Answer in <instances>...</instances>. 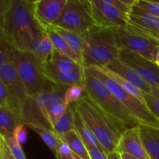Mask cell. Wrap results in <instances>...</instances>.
Masks as SVG:
<instances>
[{
  "mask_svg": "<svg viewBox=\"0 0 159 159\" xmlns=\"http://www.w3.org/2000/svg\"><path fill=\"white\" fill-rule=\"evenodd\" d=\"M85 93V86L84 85H72L67 88L65 93V102L68 105L79 102Z\"/></svg>",
  "mask_w": 159,
  "mask_h": 159,
  "instance_id": "obj_30",
  "label": "cell"
},
{
  "mask_svg": "<svg viewBox=\"0 0 159 159\" xmlns=\"http://www.w3.org/2000/svg\"><path fill=\"white\" fill-rule=\"evenodd\" d=\"M43 69L47 77L58 87L68 88L72 85H84L85 71L84 67L73 71H65L56 68L50 61L43 64Z\"/></svg>",
  "mask_w": 159,
  "mask_h": 159,
  "instance_id": "obj_13",
  "label": "cell"
},
{
  "mask_svg": "<svg viewBox=\"0 0 159 159\" xmlns=\"http://www.w3.org/2000/svg\"><path fill=\"white\" fill-rule=\"evenodd\" d=\"M44 33L34 15V1H0V37L16 51L34 53Z\"/></svg>",
  "mask_w": 159,
  "mask_h": 159,
  "instance_id": "obj_1",
  "label": "cell"
},
{
  "mask_svg": "<svg viewBox=\"0 0 159 159\" xmlns=\"http://www.w3.org/2000/svg\"><path fill=\"white\" fill-rule=\"evenodd\" d=\"M120 156L122 159H140L138 158H136V157H134L132 155H128V154L126 153H120Z\"/></svg>",
  "mask_w": 159,
  "mask_h": 159,
  "instance_id": "obj_40",
  "label": "cell"
},
{
  "mask_svg": "<svg viewBox=\"0 0 159 159\" xmlns=\"http://www.w3.org/2000/svg\"><path fill=\"white\" fill-rule=\"evenodd\" d=\"M2 138L4 139L5 142L7 144L8 148H9L14 158L16 159H26V155H25L23 148H22V146L16 142V141L14 139L13 136L6 137V138L2 137Z\"/></svg>",
  "mask_w": 159,
  "mask_h": 159,
  "instance_id": "obj_32",
  "label": "cell"
},
{
  "mask_svg": "<svg viewBox=\"0 0 159 159\" xmlns=\"http://www.w3.org/2000/svg\"><path fill=\"white\" fill-rule=\"evenodd\" d=\"M118 58L136 71L152 86L159 88V67L155 62L125 49L120 50Z\"/></svg>",
  "mask_w": 159,
  "mask_h": 159,
  "instance_id": "obj_10",
  "label": "cell"
},
{
  "mask_svg": "<svg viewBox=\"0 0 159 159\" xmlns=\"http://www.w3.org/2000/svg\"><path fill=\"white\" fill-rule=\"evenodd\" d=\"M57 159H75L74 156H73V153L71 155H69V156H67V157H63V158H59Z\"/></svg>",
  "mask_w": 159,
  "mask_h": 159,
  "instance_id": "obj_42",
  "label": "cell"
},
{
  "mask_svg": "<svg viewBox=\"0 0 159 159\" xmlns=\"http://www.w3.org/2000/svg\"><path fill=\"white\" fill-rule=\"evenodd\" d=\"M49 61L56 68L65 71H73V70L79 69L82 67V65L77 63L74 60L68 57V56L56 50L55 48H54V51Z\"/></svg>",
  "mask_w": 159,
  "mask_h": 159,
  "instance_id": "obj_26",
  "label": "cell"
},
{
  "mask_svg": "<svg viewBox=\"0 0 159 159\" xmlns=\"http://www.w3.org/2000/svg\"><path fill=\"white\" fill-rule=\"evenodd\" d=\"M118 44L121 49L128 50L155 62L159 51V41L129 23L116 30Z\"/></svg>",
  "mask_w": 159,
  "mask_h": 159,
  "instance_id": "obj_8",
  "label": "cell"
},
{
  "mask_svg": "<svg viewBox=\"0 0 159 159\" xmlns=\"http://www.w3.org/2000/svg\"><path fill=\"white\" fill-rule=\"evenodd\" d=\"M147 106L154 115L159 120V99L153 94H145Z\"/></svg>",
  "mask_w": 159,
  "mask_h": 159,
  "instance_id": "obj_35",
  "label": "cell"
},
{
  "mask_svg": "<svg viewBox=\"0 0 159 159\" xmlns=\"http://www.w3.org/2000/svg\"><path fill=\"white\" fill-rule=\"evenodd\" d=\"M72 155V152H71L69 145L65 141L61 139V142L58 147V157L56 159L59 158H63V157L69 156V155Z\"/></svg>",
  "mask_w": 159,
  "mask_h": 159,
  "instance_id": "obj_38",
  "label": "cell"
},
{
  "mask_svg": "<svg viewBox=\"0 0 159 159\" xmlns=\"http://www.w3.org/2000/svg\"><path fill=\"white\" fill-rule=\"evenodd\" d=\"M141 137L150 159H159V127L140 125Z\"/></svg>",
  "mask_w": 159,
  "mask_h": 159,
  "instance_id": "obj_18",
  "label": "cell"
},
{
  "mask_svg": "<svg viewBox=\"0 0 159 159\" xmlns=\"http://www.w3.org/2000/svg\"><path fill=\"white\" fill-rule=\"evenodd\" d=\"M45 31H46L49 38L51 39V42H52L53 45H54V48L56 50H57L60 52H61L62 54L68 56V57L74 60L77 63L82 65V59L80 58V57L70 48V46L65 41V39L53 28V26H50V27L47 28V29H45Z\"/></svg>",
  "mask_w": 159,
  "mask_h": 159,
  "instance_id": "obj_23",
  "label": "cell"
},
{
  "mask_svg": "<svg viewBox=\"0 0 159 159\" xmlns=\"http://www.w3.org/2000/svg\"><path fill=\"white\" fill-rule=\"evenodd\" d=\"M108 159H122L120 156V153L119 152H114L107 155Z\"/></svg>",
  "mask_w": 159,
  "mask_h": 159,
  "instance_id": "obj_39",
  "label": "cell"
},
{
  "mask_svg": "<svg viewBox=\"0 0 159 159\" xmlns=\"http://www.w3.org/2000/svg\"><path fill=\"white\" fill-rule=\"evenodd\" d=\"M152 94L158 97L159 99V88L158 87L153 86L152 87Z\"/></svg>",
  "mask_w": 159,
  "mask_h": 159,
  "instance_id": "obj_41",
  "label": "cell"
},
{
  "mask_svg": "<svg viewBox=\"0 0 159 159\" xmlns=\"http://www.w3.org/2000/svg\"><path fill=\"white\" fill-rule=\"evenodd\" d=\"M59 138L65 141L69 145L71 152L75 155H78L79 158L82 159H91L87 150L86 145L75 130H71L68 133L64 134L59 136Z\"/></svg>",
  "mask_w": 159,
  "mask_h": 159,
  "instance_id": "obj_24",
  "label": "cell"
},
{
  "mask_svg": "<svg viewBox=\"0 0 159 159\" xmlns=\"http://www.w3.org/2000/svg\"><path fill=\"white\" fill-rule=\"evenodd\" d=\"M95 26L96 23L90 0H68L60 17L52 26L84 34Z\"/></svg>",
  "mask_w": 159,
  "mask_h": 159,
  "instance_id": "obj_6",
  "label": "cell"
},
{
  "mask_svg": "<svg viewBox=\"0 0 159 159\" xmlns=\"http://www.w3.org/2000/svg\"><path fill=\"white\" fill-rule=\"evenodd\" d=\"M53 130L58 136H61V135L71 131V130H75L74 120H73V113L71 106L69 105L66 113L56 124V125L53 128Z\"/></svg>",
  "mask_w": 159,
  "mask_h": 159,
  "instance_id": "obj_29",
  "label": "cell"
},
{
  "mask_svg": "<svg viewBox=\"0 0 159 159\" xmlns=\"http://www.w3.org/2000/svg\"><path fill=\"white\" fill-rule=\"evenodd\" d=\"M110 71L122 76L129 82H132L144 94H152V85L143 79L136 71L123 63L119 58L113 61L111 63L105 67Z\"/></svg>",
  "mask_w": 159,
  "mask_h": 159,
  "instance_id": "obj_16",
  "label": "cell"
},
{
  "mask_svg": "<svg viewBox=\"0 0 159 159\" xmlns=\"http://www.w3.org/2000/svg\"><path fill=\"white\" fill-rule=\"evenodd\" d=\"M92 74L102 82L118 99L136 116L141 124L159 127V120L152 113L147 105L123 89L113 79L97 68H88Z\"/></svg>",
  "mask_w": 159,
  "mask_h": 159,
  "instance_id": "obj_7",
  "label": "cell"
},
{
  "mask_svg": "<svg viewBox=\"0 0 159 159\" xmlns=\"http://www.w3.org/2000/svg\"><path fill=\"white\" fill-rule=\"evenodd\" d=\"M0 159H8L7 157L5 155V154L3 152H0Z\"/></svg>",
  "mask_w": 159,
  "mask_h": 159,
  "instance_id": "obj_43",
  "label": "cell"
},
{
  "mask_svg": "<svg viewBox=\"0 0 159 159\" xmlns=\"http://www.w3.org/2000/svg\"><path fill=\"white\" fill-rule=\"evenodd\" d=\"M97 68L99 70H100L102 72H103L104 74L107 75L108 76V77H110V79H113L116 83H117L118 85H119L123 89L125 90L127 93L132 95V96L136 97L138 99H139L140 101H141L143 103L147 105L145 100V94H144L140 89H138L136 85H134L132 82H129L128 80H127V79H125L124 78H123L122 76L119 75L110 71V70H108L107 68H105V67Z\"/></svg>",
  "mask_w": 159,
  "mask_h": 159,
  "instance_id": "obj_22",
  "label": "cell"
},
{
  "mask_svg": "<svg viewBox=\"0 0 159 159\" xmlns=\"http://www.w3.org/2000/svg\"><path fill=\"white\" fill-rule=\"evenodd\" d=\"M66 89L67 88H65V87H60V88L56 89L53 91L42 93L38 96H34V97L30 98L32 99L37 110H38L39 113L41 114L43 119L45 120V112L48 110V108H49L51 105L57 103V102H65V93Z\"/></svg>",
  "mask_w": 159,
  "mask_h": 159,
  "instance_id": "obj_17",
  "label": "cell"
},
{
  "mask_svg": "<svg viewBox=\"0 0 159 159\" xmlns=\"http://www.w3.org/2000/svg\"><path fill=\"white\" fill-rule=\"evenodd\" d=\"M13 64L29 97L60 88L48 79L44 73L43 64L33 53L16 51Z\"/></svg>",
  "mask_w": 159,
  "mask_h": 159,
  "instance_id": "obj_5",
  "label": "cell"
},
{
  "mask_svg": "<svg viewBox=\"0 0 159 159\" xmlns=\"http://www.w3.org/2000/svg\"><path fill=\"white\" fill-rule=\"evenodd\" d=\"M68 107L69 105H68L65 102H60L53 104L46 110L44 115L45 120L51 127L52 130L59 120L66 113Z\"/></svg>",
  "mask_w": 159,
  "mask_h": 159,
  "instance_id": "obj_27",
  "label": "cell"
},
{
  "mask_svg": "<svg viewBox=\"0 0 159 159\" xmlns=\"http://www.w3.org/2000/svg\"><path fill=\"white\" fill-rule=\"evenodd\" d=\"M0 82L4 84L11 96L23 108L29 96L13 62L0 65Z\"/></svg>",
  "mask_w": 159,
  "mask_h": 159,
  "instance_id": "obj_11",
  "label": "cell"
},
{
  "mask_svg": "<svg viewBox=\"0 0 159 159\" xmlns=\"http://www.w3.org/2000/svg\"><path fill=\"white\" fill-rule=\"evenodd\" d=\"M156 1H157V2H159V0H156Z\"/></svg>",
  "mask_w": 159,
  "mask_h": 159,
  "instance_id": "obj_46",
  "label": "cell"
},
{
  "mask_svg": "<svg viewBox=\"0 0 159 159\" xmlns=\"http://www.w3.org/2000/svg\"><path fill=\"white\" fill-rule=\"evenodd\" d=\"M73 156H74V158H75V159H82V158H79V156H78V155H75V154H74V153H73Z\"/></svg>",
  "mask_w": 159,
  "mask_h": 159,
  "instance_id": "obj_44",
  "label": "cell"
},
{
  "mask_svg": "<svg viewBox=\"0 0 159 159\" xmlns=\"http://www.w3.org/2000/svg\"><path fill=\"white\" fill-rule=\"evenodd\" d=\"M68 0H36L34 15L39 24L43 28L52 26L60 17Z\"/></svg>",
  "mask_w": 159,
  "mask_h": 159,
  "instance_id": "obj_12",
  "label": "cell"
},
{
  "mask_svg": "<svg viewBox=\"0 0 159 159\" xmlns=\"http://www.w3.org/2000/svg\"><path fill=\"white\" fill-rule=\"evenodd\" d=\"M90 3L96 26L116 30L130 23L129 15L118 10L106 0H90Z\"/></svg>",
  "mask_w": 159,
  "mask_h": 159,
  "instance_id": "obj_9",
  "label": "cell"
},
{
  "mask_svg": "<svg viewBox=\"0 0 159 159\" xmlns=\"http://www.w3.org/2000/svg\"><path fill=\"white\" fill-rule=\"evenodd\" d=\"M23 124L28 128L34 130L36 134L40 136L44 144L52 151L56 158L58 157V147L61 142V139L54 130H50L43 126L34 124L30 122H23Z\"/></svg>",
  "mask_w": 159,
  "mask_h": 159,
  "instance_id": "obj_21",
  "label": "cell"
},
{
  "mask_svg": "<svg viewBox=\"0 0 159 159\" xmlns=\"http://www.w3.org/2000/svg\"><path fill=\"white\" fill-rule=\"evenodd\" d=\"M16 51L9 42L0 37V65L13 62Z\"/></svg>",
  "mask_w": 159,
  "mask_h": 159,
  "instance_id": "obj_31",
  "label": "cell"
},
{
  "mask_svg": "<svg viewBox=\"0 0 159 159\" xmlns=\"http://www.w3.org/2000/svg\"><path fill=\"white\" fill-rule=\"evenodd\" d=\"M129 18L130 24L159 41V17L151 15L134 6Z\"/></svg>",
  "mask_w": 159,
  "mask_h": 159,
  "instance_id": "obj_15",
  "label": "cell"
},
{
  "mask_svg": "<svg viewBox=\"0 0 159 159\" xmlns=\"http://www.w3.org/2000/svg\"><path fill=\"white\" fill-rule=\"evenodd\" d=\"M117 152L140 159H150L141 139L140 126L127 129L123 132L118 144Z\"/></svg>",
  "mask_w": 159,
  "mask_h": 159,
  "instance_id": "obj_14",
  "label": "cell"
},
{
  "mask_svg": "<svg viewBox=\"0 0 159 159\" xmlns=\"http://www.w3.org/2000/svg\"><path fill=\"white\" fill-rule=\"evenodd\" d=\"M135 6L151 15L159 17V2L156 0H138Z\"/></svg>",
  "mask_w": 159,
  "mask_h": 159,
  "instance_id": "obj_33",
  "label": "cell"
},
{
  "mask_svg": "<svg viewBox=\"0 0 159 159\" xmlns=\"http://www.w3.org/2000/svg\"><path fill=\"white\" fill-rule=\"evenodd\" d=\"M120 51L115 30L95 26L84 34L82 63L85 68L106 67L119 57Z\"/></svg>",
  "mask_w": 159,
  "mask_h": 159,
  "instance_id": "obj_3",
  "label": "cell"
},
{
  "mask_svg": "<svg viewBox=\"0 0 159 159\" xmlns=\"http://www.w3.org/2000/svg\"><path fill=\"white\" fill-rule=\"evenodd\" d=\"M156 65H158V66L159 67V61H158V62H157V63H156Z\"/></svg>",
  "mask_w": 159,
  "mask_h": 159,
  "instance_id": "obj_45",
  "label": "cell"
},
{
  "mask_svg": "<svg viewBox=\"0 0 159 159\" xmlns=\"http://www.w3.org/2000/svg\"><path fill=\"white\" fill-rule=\"evenodd\" d=\"M84 71L85 95L92 103L117 127L121 134L127 129L141 125L136 116L101 81L92 74L88 68L84 67Z\"/></svg>",
  "mask_w": 159,
  "mask_h": 159,
  "instance_id": "obj_2",
  "label": "cell"
},
{
  "mask_svg": "<svg viewBox=\"0 0 159 159\" xmlns=\"http://www.w3.org/2000/svg\"><path fill=\"white\" fill-rule=\"evenodd\" d=\"M86 148L91 159H108L107 155L103 150L89 145H86Z\"/></svg>",
  "mask_w": 159,
  "mask_h": 159,
  "instance_id": "obj_37",
  "label": "cell"
},
{
  "mask_svg": "<svg viewBox=\"0 0 159 159\" xmlns=\"http://www.w3.org/2000/svg\"><path fill=\"white\" fill-rule=\"evenodd\" d=\"M54 45L51 42V39L45 31L44 34L42 37L41 40L36 48L35 51L33 54L36 55V57L43 64H45L50 60L51 56L54 51Z\"/></svg>",
  "mask_w": 159,
  "mask_h": 159,
  "instance_id": "obj_28",
  "label": "cell"
},
{
  "mask_svg": "<svg viewBox=\"0 0 159 159\" xmlns=\"http://www.w3.org/2000/svg\"><path fill=\"white\" fill-rule=\"evenodd\" d=\"M26 126L24 124H20L15 128L13 132V138L17 143L22 144L26 143L28 140V131Z\"/></svg>",
  "mask_w": 159,
  "mask_h": 159,
  "instance_id": "obj_34",
  "label": "cell"
},
{
  "mask_svg": "<svg viewBox=\"0 0 159 159\" xmlns=\"http://www.w3.org/2000/svg\"><path fill=\"white\" fill-rule=\"evenodd\" d=\"M106 1L107 3L117 9L118 10L130 16L132 10V7H130L129 6L126 5L123 0H106Z\"/></svg>",
  "mask_w": 159,
  "mask_h": 159,
  "instance_id": "obj_36",
  "label": "cell"
},
{
  "mask_svg": "<svg viewBox=\"0 0 159 159\" xmlns=\"http://www.w3.org/2000/svg\"><path fill=\"white\" fill-rule=\"evenodd\" d=\"M90 130H92L107 155L117 152L121 132L109 120L85 95L74 103Z\"/></svg>",
  "mask_w": 159,
  "mask_h": 159,
  "instance_id": "obj_4",
  "label": "cell"
},
{
  "mask_svg": "<svg viewBox=\"0 0 159 159\" xmlns=\"http://www.w3.org/2000/svg\"><path fill=\"white\" fill-rule=\"evenodd\" d=\"M53 28L65 39L70 48L82 59V51H83L84 47V34H78V33L56 27V26H53Z\"/></svg>",
  "mask_w": 159,
  "mask_h": 159,
  "instance_id": "obj_25",
  "label": "cell"
},
{
  "mask_svg": "<svg viewBox=\"0 0 159 159\" xmlns=\"http://www.w3.org/2000/svg\"><path fill=\"white\" fill-rule=\"evenodd\" d=\"M23 123L21 113L12 109L0 107V136L4 138L12 136L16 127Z\"/></svg>",
  "mask_w": 159,
  "mask_h": 159,
  "instance_id": "obj_19",
  "label": "cell"
},
{
  "mask_svg": "<svg viewBox=\"0 0 159 159\" xmlns=\"http://www.w3.org/2000/svg\"><path fill=\"white\" fill-rule=\"evenodd\" d=\"M70 106H71V110H72L75 130L77 132L79 137L82 138V140L85 143V145L93 146V147H96L101 149V150H103V148H102L101 144H99V142L98 141L97 138H96L94 134L92 132V130H90V128L87 125L86 123L82 119V116L80 115L79 112L78 111L75 104H71Z\"/></svg>",
  "mask_w": 159,
  "mask_h": 159,
  "instance_id": "obj_20",
  "label": "cell"
}]
</instances>
